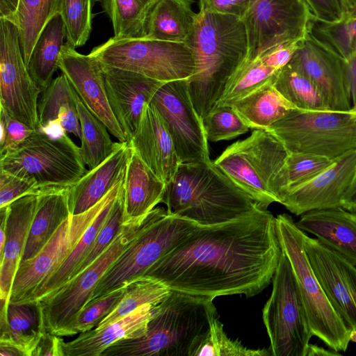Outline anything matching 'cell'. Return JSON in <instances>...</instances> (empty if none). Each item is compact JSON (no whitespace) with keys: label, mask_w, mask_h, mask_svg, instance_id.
<instances>
[{"label":"cell","mask_w":356,"mask_h":356,"mask_svg":"<svg viewBox=\"0 0 356 356\" xmlns=\"http://www.w3.org/2000/svg\"><path fill=\"white\" fill-rule=\"evenodd\" d=\"M68 188L50 189L38 194L21 262L34 257L71 215L67 200ZM20 262V263H21Z\"/></svg>","instance_id":"30"},{"label":"cell","mask_w":356,"mask_h":356,"mask_svg":"<svg viewBox=\"0 0 356 356\" xmlns=\"http://www.w3.org/2000/svg\"><path fill=\"white\" fill-rule=\"evenodd\" d=\"M132 147L119 142L114 152L102 163L88 172L67 189L71 215L86 212L97 204L124 175Z\"/></svg>","instance_id":"23"},{"label":"cell","mask_w":356,"mask_h":356,"mask_svg":"<svg viewBox=\"0 0 356 356\" xmlns=\"http://www.w3.org/2000/svg\"><path fill=\"white\" fill-rule=\"evenodd\" d=\"M345 13L356 4V0H341Z\"/></svg>","instance_id":"60"},{"label":"cell","mask_w":356,"mask_h":356,"mask_svg":"<svg viewBox=\"0 0 356 356\" xmlns=\"http://www.w3.org/2000/svg\"><path fill=\"white\" fill-rule=\"evenodd\" d=\"M93 0H63V18L67 42L74 48L83 46L88 40L92 24Z\"/></svg>","instance_id":"43"},{"label":"cell","mask_w":356,"mask_h":356,"mask_svg":"<svg viewBox=\"0 0 356 356\" xmlns=\"http://www.w3.org/2000/svg\"><path fill=\"white\" fill-rule=\"evenodd\" d=\"M315 19L335 23L343 20L345 10L341 0H305Z\"/></svg>","instance_id":"49"},{"label":"cell","mask_w":356,"mask_h":356,"mask_svg":"<svg viewBox=\"0 0 356 356\" xmlns=\"http://www.w3.org/2000/svg\"><path fill=\"white\" fill-rule=\"evenodd\" d=\"M334 160L314 154L289 153L276 181L279 203L286 192L310 180L332 165Z\"/></svg>","instance_id":"40"},{"label":"cell","mask_w":356,"mask_h":356,"mask_svg":"<svg viewBox=\"0 0 356 356\" xmlns=\"http://www.w3.org/2000/svg\"><path fill=\"white\" fill-rule=\"evenodd\" d=\"M269 356V349H252L238 340L227 337L218 316L214 318L209 330L199 337L192 346L189 356Z\"/></svg>","instance_id":"41"},{"label":"cell","mask_w":356,"mask_h":356,"mask_svg":"<svg viewBox=\"0 0 356 356\" xmlns=\"http://www.w3.org/2000/svg\"><path fill=\"white\" fill-rule=\"evenodd\" d=\"M343 208L350 211L356 213V196L348 204L345 205Z\"/></svg>","instance_id":"59"},{"label":"cell","mask_w":356,"mask_h":356,"mask_svg":"<svg viewBox=\"0 0 356 356\" xmlns=\"http://www.w3.org/2000/svg\"><path fill=\"white\" fill-rule=\"evenodd\" d=\"M165 188L166 184L132 148L124 183L125 220L147 216L159 203L162 202Z\"/></svg>","instance_id":"28"},{"label":"cell","mask_w":356,"mask_h":356,"mask_svg":"<svg viewBox=\"0 0 356 356\" xmlns=\"http://www.w3.org/2000/svg\"><path fill=\"white\" fill-rule=\"evenodd\" d=\"M273 83L280 93L299 110H330L317 86L289 64L277 72Z\"/></svg>","instance_id":"37"},{"label":"cell","mask_w":356,"mask_h":356,"mask_svg":"<svg viewBox=\"0 0 356 356\" xmlns=\"http://www.w3.org/2000/svg\"><path fill=\"white\" fill-rule=\"evenodd\" d=\"M355 173L354 149L336 159L332 165L310 180L286 192L280 204L296 216L314 209L342 207Z\"/></svg>","instance_id":"20"},{"label":"cell","mask_w":356,"mask_h":356,"mask_svg":"<svg viewBox=\"0 0 356 356\" xmlns=\"http://www.w3.org/2000/svg\"><path fill=\"white\" fill-rule=\"evenodd\" d=\"M156 305H145L102 327L81 332L75 339L60 341L62 356H100L106 348L125 338L143 336Z\"/></svg>","instance_id":"26"},{"label":"cell","mask_w":356,"mask_h":356,"mask_svg":"<svg viewBox=\"0 0 356 356\" xmlns=\"http://www.w3.org/2000/svg\"><path fill=\"white\" fill-rule=\"evenodd\" d=\"M86 165L67 133L38 129L0 161L1 170L34 181L42 192L70 188L88 172Z\"/></svg>","instance_id":"5"},{"label":"cell","mask_w":356,"mask_h":356,"mask_svg":"<svg viewBox=\"0 0 356 356\" xmlns=\"http://www.w3.org/2000/svg\"><path fill=\"white\" fill-rule=\"evenodd\" d=\"M19 0H0V19L15 24Z\"/></svg>","instance_id":"54"},{"label":"cell","mask_w":356,"mask_h":356,"mask_svg":"<svg viewBox=\"0 0 356 356\" xmlns=\"http://www.w3.org/2000/svg\"><path fill=\"white\" fill-rule=\"evenodd\" d=\"M0 356H25L24 353L15 344L0 343Z\"/></svg>","instance_id":"56"},{"label":"cell","mask_w":356,"mask_h":356,"mask_svg":"<svg viewBox=\"0 0 356 356\" xmlns=\"http://www.w3.org/2000/svg\"><path fill=\"white\" fill-rule=\"evenodd\" d=\"M256 0H199V8L241 18Z\"/></svg>","instance_id":"50"},{"label":"cell","mask_w":356,"mask_h":356,"mask_svg":"<svg viewBox=\"0 0 356 356\" xmlns=\"http://www.w3.org/2000/svg\"><path fill=\"white\" fill-rule=\"evenodd\" d=\"M126 286L125 294L116 309L96 327L116 321L145 305H157L170 293V289L152 277L143 275Z\"/></svg>","instance_id":"39"},{"label":"cell","mask_w":356,"mask_h":356,"mask_svg":"<svg viewBox=\"0 0 356 356\" xmlns=\"http://www.w3.org/2000/svg\"><path fill=\"white\" fill-rule=\"evenodd\" d=\"M40 92L25 63L17 27L0 19L1 108L13 119L37 130Z\"/></svg>","instance_id":"16"},{"label":"cell","mask_w":356,"mask_h":356,"mask_svg":"<svg viewBox=\"0 0 356 356\" xmlns=\"http://www.w3.org/2000/svg\"><path fill=\"white\" fill-rule=\"evenodd\" d=\"M272 281L271 295L262 313L271 355L307 356L313 334L292 266L283 250Z\"/></svg>","instance_id":"12"},{"label":"cell","mask_w":356,"mask_h":356,"mask_svg":"<svg viewBox=\"0 0 356 356\" xmlns=\"http://www.w3.org/2000/svg\"><path fill=\"white\" fill-rule=\"evenodd\" d=\"M102 69L110 106L129 143L144 107L165 82L103 65Z\"/></svg>","instance_id":"21"},{"label":"cell","mask_w":356,"mask_h":356,"mask_svg":"<svg viewBox=\"0 0 356 356\" xmlns=\"http://www.w3.org/2000/svg\"><path fill=\"white\" fill-rule=\"evenodd\" d=\"M344 68L353 108L356 106V53L344 60Z\"/></svg>","instance_id":"53"},{"label":"cell","mask_w":356,"mask_h":356,"mask_svg":"<svg viewBox=\"0 0 356 356\" xmlns=\"http://www.w3.org/2000/svg\"><path fill=\"white\" fill-rule=\"evenodd\" d=\"M202 122L208 142L231 140L250 129L231 106L213 108Z\"/></svg>","instance_id":"45"},{"label":"cell","mask_w":356,"mask_h":356,"mask_svg":"<svg viewBox=\"0 0 356 356\" xmlns=\"http://www.w3.org/2000/svg\"><path fill=\"white\" fill-rule=\"evenodd\" d=\"M63 0H19L15 25L17 27L26 65L46 25L60 14Z\"/></svg>","instance_id":"34"},{"label":"cell","mask_w":356,"mask_h":356,"mask_svg":"<svg viewBox=\"0 0 356 356\" xmlns=\"http://www.w3.org/2000/svg\"><path fill=\"white\" fill-rule=\"evenodd\" d=\"M296 224L356 266V213L342 207L314 209L302 214Z\"/></svg>","instance_id":"24"},{"label":"cell","mask_w":356,"mask_h":356,"mask_svg":"<svg viewBox=\"0 0 356 356\" xmlns=\"http://www.w3.org/2000/svg\"><path fill=\"white\" fill-rule=\"evenodd\" d=\"M126 286L104 296L90 300L76 315L67 328L66 336L87 332L98 325L113 312L122 300Z\"/></svg>","instance_id":"44"},{"label":"cell","mask_w":356,"mask_h":356,"mask_svg":"<svg viewBox=\"0 0 356 356\" xmlns=\"http://www.w3.org/2000/svg\"><path fill=\"white\" fill-rule=\"evenodd\" d=\"M193 49L195 71L187 80L193 104L202 119L222 94L229 78L248 57L241 19L199 8Z\"/></svg>","instance_id":"2"},{"label":"cell","mask_w":356,"mask_h":356,"mask_svg":"<svg viewBox=\"0 0 356 356\" xmlns=\"http://www.w3.org/2000/svg\"><path fill=\"white\" fill-rule=\"evenodd\" d=\"M356 196V173L354 179L346 192L342 202V207L348 204Z\"/></svg>","instance_id":"57"},{"label":"cell","mask_w":356,"mask_h":356,"mask_svg":"<svg viewBox=\"0 0 356 356\" xmlns=\"http://www.w3.org/2000/svg\"><path fill=\"white\" fill-rule=\"evenodd\" d=\"M133 149L166 185L181 164L172 139L154 106L145 105L129 141Z\"/></svg>","instance_id":"22"},{"label":"cell","mask_w":356,"mask_h":356,"mask_svg":"<svg viewBox=\"0 0 356 356\" xmlns=\"http://www.w3.org/2000/svg\"><path fill=\"white\" fill-rule=\"evenodd\" d=\"M273 77L231 105L250 129H265L293 111L299 110L275 88Z\"/></svg>","instance_id":"31"},{"label":"cell","mask_w":356,"mask_h":356,"mask_svg":"<svg viewBox=\"0 0 356 356\" xmlns=\"http://www.w3.org/2000/svg\"><path fill=\"white\" fill-rule=\"evenodd\" d=\"M102 65L162 82L188 79L195 71L192 47L147 38H110L89 54Z\"/></svg>","instance_id":"10"},{"label":"cell","mask_w":356,"mask_h":356,"mask_svg":"<svg viewBox=\"0 0 356 356\" xmlns=\"http://www.w3.org/2000/svg\"><path fill=\"white\" fill-rule=\"evenodd\" d=\"M151 212L143 218L125 220L114 241L92 263L51 295L37 302L47 332L66 337L76 315L90 300L107 270L147 222Z\"/></svg>","instance_id":"11"},{"label":"cell","mask_w":356,"mask_h":356,"mask_svg":"<svg viewBox=\"0 0 356 356\" xmlns=\"http://www.w3.org/2000/svg\"><path fill=\"white\" fill-rule=\"evenodd\" d=\"M341 354L334 350H328L314 344L309 345L307 356H339Z\"/></svg>","instance_id":"55"},{"label":"cell","mask_w":356,"mask_h":356,"mask_svg":"<svg viewBox=\"0 0 356 356\" xmlns=\"http://www.w3.org/2000/svg\"><path fill=\"white\" fill-rule=\"evenodd\" d=\"M124 221L123 186L115 200L91 250L76 267L70 279L88 267L111 244L119 234Z\"/></svg>","instance_id":"46"},{"label":"cell","mask_w":356,"mask_h":356,"mask_svg":"<svg viewBox=\"0 0 356 356\" xmlns=\"http://www.w3.org/2000/svg\"><path fill=\"white\" fill-rule=\"evenodd\" d=\"M314 15L305 0H256L241 18L250 58L280 44L302 40Z\"/></svg>","instance_id":"14"},{"label":"cell","mask_w":356,"mask_h":356,"mask_svg":"<svg viewBox=\"0 0 356 356\" xmlns=\"http://www.w3.org/2000/svg\"><path fill=\"white\" fill-rule=\"evenodd\" d=\"M79 95L62 73L42 92L38 104V130L50 134L65 132L81 138L77 111Z\"/></svg>","instance_id":"27"},{"label":"cell","mask_w":356,"mask_h":356,"mask_svg":"<svg viewBox=\"0 0 356 356\" xmlns=\"http://www.w3.org/2000/svg\"><path fill=\"white\" fill-rule=\"evenodd\" d=\"M312 268L329 302L356 336V266L305 232Z\"/></svg>","instance_id":"17"},{"label":"cell","mask_w":356,"mask_h":356,"mask_svg":"<svg viewBox=\"0 0 356 356\" xmlns=\"http://www.w3.org/2000/svg\"><path fill=\"white\" fill-rule=\"evenodd\" d=\"M193 0H159L147 20L145 38L193 48L197 13Z\"/></svg>","instance_id":"29"},{"label":"cell","mask_w":356,"mask_h":356,"mask_svg":"<svg viewBox=\"0 0 356 356\" xmlns=\"http://www.w3.org/2000/svg\"><path fill=\"white\" fill-rule=\"evenodd\" d=\"M38 202V195L33 194L19 197L8 205L6 238L0 256V299L8 304Z\"/></svg>","instance_id":"25"},{"label":"cell","mask_w":356,"mask_h":356,"mask_svg":"<svg viewBox=\"0 0 356 356\" xmlns=\"http://www.w3.org/2000/svg\"><path fill=\"white\" fill-rule=\"evenodd\" d=\"M124 177L125 175L93 207L84 213L70 215L34 257L19 264L13 280L9 302H24L40 283L58 269L97 214L120 191L124 185Z\"/></svg>","instance_id":"13"},{"label":"cell","mask_w":356,"mask_h":356,"mask_svg":"<svg viewBox=\"0 0 356 356\" xmlns=\"http://www.w3.org/2000/svg\"><path fill=\"white\" fill-rule=\"evenodd\" d=\"M77 111L81 129L80 152L89 170L105 161L119 143H113L105 124L77 98Z\"/></svg>","instance_id":"35"},{"label":"cell","mask_w":356,"mask_h":356,"mask_svg":"<svg viewBox=\"0 0 356 356\" xmlns=\"http://www.w3.org/2000/svg\"><path fill=\"white\" fill-rule=\"evenodd\" d=\"M58 65L80 99L108 131L119 142H128L110 106L101 63L90 54L78 52L66 42L61 49Z\"/></svg>","instance_id":"19"},{"label":"cell","mask_w":356,"mask_h":356,"mask_svg":"<svg viewBox=\"0 0 356 356\" xmlns=\"http://www.w3.org/2000/svg\"><path fill=\"white\" fill-rule=\"evenodd\" d=\"M289 152L266 129H254L229 145L213 161L215 166L260 207L278 202L276 181Z\"/></svg>","instance_id":"7"},{"label":"cell","mask_w":356,"mask_h":356,"mask_svg":"<svg viewBox=\"0 0 356 356\" xmlns=\"http://www.w3.org/2000/svg\"><path fill=\"white\" fill-rule=\"evenodd\" d=\"M282 251L275 217L258 207L224 223L199 226L144 275L170 290L213 299L250 298L269 285Z\"/></svg>","instance_id":"1"},{"label":"cell","mask_w":356,"mask_h":356,"mask_svg":"<svg viewBox=\"0 0 356 356\" xmlns=\"http://www.w3.org/2000/svg\"><path fill=\"white\" fill-rule=\"evenodd\" d=\"M302 40L276 46L267 51L260 58L266 66L275 70H280L290 62Z\"/></svg>","instance_id":"51"},{"label":"cell","mask_w":356,"mask_h":356,"mask_svg":"<svg viewBox=\"0 0 356 356\" xmlns=\"http://www.w3.org/2000/svg\"><path fill=\"white\" fill-rule=\"evenodd\" d=\"M61 339L62 337L44 332L33 352L32 356H62Z\"/></svg>","instance_id":"52"},{"label":"cell","mask_w":356,"mask_h":356,"mask_svg":"<svg viewBox=\"0 0 356 356\" xmlns=\"http://www.w3.org/2000/svg\"><path fill=\"white\" fill-rule=\"evenodd\" d=\"M150 104L161 115L181 163L211 161L202 119L193 104L187 79L165 83Z\"/></svg>","instance_id":"15"},{"label":"cell","mask_w":356,"mask_h":356,"mask_svg":"<svg viewBox=\"0 0 356 356\" xmlns=\"http://www.w3.org/2000/svg\"><path fill=\"white\" fill-rule=\"evenodd\" d=\"M109 18L117 38L147 35L149 15L159 0H99Z\"/></svg>","instance_id":"33"},{"label":"cell","mask_w":356,"mask_h":356,"mask_svg":"<svg viewBox=\"0 0 356 356\" xmlns=\"http://www.w3.org/2000/svg\"><path fill=\"white\" fill-rule=\"evenodd\" d=\"M277 234L282 250L292 266L313 336L337 352H346L356 336L329 302L316 278L305 248V232L292 217H275Z\"/></svg>","instance_id":"6"},{"label":"cell","mask_w":356,"mask_h":356,"mask_svg":"<svg viewBox=\"0 0 356 356\" xmlns=\"http://www.w3.org/2000/svg\"><path fill=\"white\" fill-rule=\"evenodd\" d=\"M66 39L64 22L60 14L44 27L31 52L26 67L32 79L41 92L53 80L58 68L59 56Z\"/></svg>","instance_id":"32"},{"label":"cell","mask_w":356,"mask_h":356,"mask_svg":"<svg viewBox=\"0 0 356 356\" xmlns=\"http://www.w3.org/2000/svg\"><path fill=\"white\" fill-rule=\"evenodd\" d=\"M200 225L156 207L134 239L100 280L90 300L125 286L142 277Z\"/></svg>","instance_id":"8"},{"label":"cell","mask_w":356,"mask_h":356,"mask_svg":"<svg viewBox=\"0 0 356 356\" xmlns=\"http://www.w3.org/2000/svg\"><path fill=\"white\" fill-rule=\"evenodd\" d=\"M162 203L168 213L200 226L224 223L259 207L213 161L181 163L166 185Z\"/></svg>","instance_id":"4"},{"label":"cell","mask_w":356,"mask_h":356,"mask_svg":"<svg viewBox=\"0 0 356 356\" xmlns=\"http://www.w3.org/2000/svg\"><path fill=\"white\" fill-rule=\"evenodd\" d=\"M288 64L317 86L330 110L351 109L344 60L309 31Z\"/></svg>","instance_id":"18"},{"label":"cell","mask_w":356,"mask_h":356,"mask_svg":"<svg viewBox=\"0 0 356 356\" xmlns=\"http://www.w3.org/2000/svg\"><path fill=\"white\" fill-rule=\"evenodd\" d=\"M353 19H356V4L344 13L342 21H350Z\"/></svg>","instance_id":"58"},{"label":"cell","mask_w":356,"mask_h":356,"mask_svg":"<svg viewBox=\"0 0 356 356\" xmlns=\"http://www.w3.org/2000/svg\"><path fill=\"white\" fill-rule=\"evenodd\" d=\"M289 153L336 159L356 149V112L295 110L265 129Z\"/></svg>","instance_id":"9"},{"label":"cell","mask_w":356,"mask_h":356,"mask_svg":"<svg viewBox=\"0 0 356 356\" xmlns=\"http://www.w3.org/2000/svg\"><path fill=\"white\" fill-rule=\"evenodd\" d=\"M0 124L1 156L15 149L35 131L25 124L13 119L1 108L0 112Z\"/></svg>","instance_id":"48"},{"label":"cell","mask_w":356,"mask_h":356,"mask_svg":"<svg viewBox=\"0 0 356 356\" xmlns=\"http://www.w3.org/2000/svg\"><path fill=\"white\" fill-rule=\"evenodd\" d=\"M350 111L356 112V106L350 109Z\"/></svg>","instance_id":"61"},{"label":"cell","mask_w":356,"mask_h":356,"mask_svg":"<svg viewBox=\"0 0 356 356\" xmlns=\"http://www.w3.org/2000/svg\"><path fill=\"white\" fill-rule=\"evenodd\" d=\"M277 71L266 66L260 58L247 57L229 78L213 108L231 106L271 79Z\"/></svg>","instance_id":"38"},{"label":"cell","mask_w":356,"mask_h":356,"mask_svg":"<svg viewBox=\"0 0 356 356\" xmlns=\"http://www.w3.org/2000/svg\"><path fill=\"white\" fill-rule=\"evenodd\" d=\"M7 316L11 343L25 356H32L42 334L46 332L38 302H9Z\"/></svg>","instance_id":"36"},{"label":"cell","mask_w":356,"mask_h":356,"mask_svg":"<svg viewBox=\"0 0 356 356\" xmlns=\"http://www.w3.org/2000/svg\"><path fill=\"white\" fill-rule=\"evenodd\" d=\"M309 32L343 60L356 53V19L325 23L314 18Z\"/></svg>","instance_id":"42"},{"label":"cell","mask_w":356,"mask_h":356,"mask_svg":"<svg viewBox=\"0 0 356 356\" xmlns=\"http://www.w3.org/2000/svg\"><path fill=\"white\" fill-rule=\"evenodd\" d=\"M42 191L34 181L22 178L3 170L0 171V208L28 195H38Z\"/></svg>","instance_id":"47"},{"label":"cell","mask_w":356,"mask_h":356,"mask_svg":"<svg viewBox=\"0 0 356 356\" xmlns=\"http://www.w3.org/2000/svg\"><path fill=\"white\" fill-rule=\"evenodd\" d=\"M213 300L171 290L156 305L143 336L119 340L100 356H189L195 340L218 316Z\"/></svg>","instance_id":"3"}]
</instances>
